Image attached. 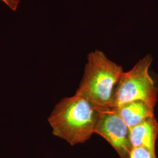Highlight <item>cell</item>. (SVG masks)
Returning a JSON list of instances; mask_svg holds the SVG:
<instances>
[{"instance_id": "5", "label": "cell", "mask_w": 158, "mask_h": 158, "mask_svg": "<svg viewBox=\"0 0 158 158\" xmlns=\"http://www.w3.org/2000/svg\"><path fill=\"white\" fill-rule=\"evenodd\" d=\"M158 123L155 117L148 118L130 128V139L132 148L141 147L156 155V141L158 137Z\"/></svg>"}, {"instance_id": "6", "label": "cell", "mask_w": 158, "mask_h": 158, "mask_svg": "<svg viewBox=\"0 0 158 158\" xmlns=\"http://www.w3.org/2000/svg\"><path fill=\"white\" fill-rule=\"evenodd\" d=\"M114 108L130 129L148 118L155 117V108L141 100L128 102Z\"/></svg>"}, {"instance_id": "4", "label": "cell", "mask_w": 158, "mask_h": 158, "mask_svg": "<svg viewBox=\"0 0 158 158\" xmlns=\"http://www.w3.org/2000/svg\"><path fill=\"white\" fill-rule=\"evenodd\" d=\"M94 133L102 136L114 148L121 158H128L132 148L130 129L114 108L98 109Z\"/></svg>"}, {"instance_id": "3", "label": "cell", "mask_w": 158, "mask_h": 158, "mask_svg": "<svg viewBox=\"0 0 158 158\" xmlns=\"http://www.w3.org/2000/svg\"><path fill=\"white\" fill-rule=\"evenodd\" d=\"M152 57L148 55L131 70L123 72L115 85L110 108H117L128 102L141 100L155 108L158 89L149 73Z\"/></svg>"}, {"instance_id": "7", "label": "cell", "mask_w": 158, "mask_h": 158, "mask_svg": "<svg viewBox=\"0 0 158 158\" xmlns=\"http://www.w3.org/2000/svg\"><path fill=\"white\" fill-rule=\"evenodd\" d=\"M128 158H156V155L141 147L132 148Z\"/></svg>"}, {"instance_id": "8", "label": "cell", "mask_w": 158, "mask_h": 158, "mask_svg": "<svg viewBox=\"0 0 158 158\" xmlns=\"http://www.w3.org/2000/svg\"><path fill=\"white\" fill-rule=\"evenodd\" d=\"M12 11H16L20 0H1Z\"/></svg>"}, {"instance_id": "1", "label": "cell", "mask_w": 158, "mask_h": 158, "mask_svg": "<svg viewBox=\"0 0 158 158\" xmlns=\"http://www.w3.org/2000/svg\"><path fill=\"white\" fill-rule=\"evenodd\" d=\"M99 110L91 102L76 94L59 102L48 117L52 134L73 146L85 143L94 133Z\"/></svg>"}, {"instance_id": "2", "label": "cell", "mask_w": 158, "mask_h": 158, "mask_svg": "<svg viewBox=\"0 0 158 158\" xmlns=\"http://www.w3.org/2000/svg\"><path fill=\"white\" fill-rule=\"evenodd\" d=\"M87 60L76 94L84 97L98 109L110 108L114 89L124 72L123 68L98 50L90 52Z\"/></svg>"}]
</instances>
